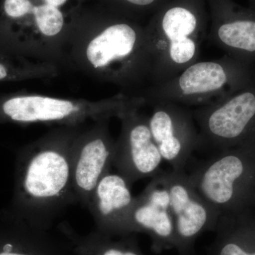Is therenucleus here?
<instances>
[{"label":"nucleus","mask_w":255,"mask_h":255,"mask_svg":"<svg viewBox=\"0 0 255 255\" xmlns=\"http://www.w3.org/2000/svg\"><path fill=\"white\" fill-rule=\"evenodd\" d=\"M67 46L78 68L127 95L137 96L151 84L145 26L134 18L110 9L91 29L73 27Z\"/></svg>","instance_id":"obj_1"},{"label":"nucleus","mask_w":255,"mask_h":255,"mask_svg":"<svg viewBox=\"0 0 255 255\" xmlns=\"http://www.w3.org/2000/svg\"><path fill=\"white\" fill-rule=\"evenodd\" d=\"M81 127H61L30 146L21 179L27 217L45 228L78 203L72 182V150Z\"/></svg>","instance_id":"obj_2"},{"label":"nucleus","mask_w":255,"mask_h":255,"mask_svg":"<svg viewBox=\"0 0 255 255\" xmlns=\"http://www.w3.org/2000/svg\"><path fill=\"white\" fill-rule=\"evenodd\" d=\"M206 0H171L145 26L151 61V84L174 78L198 61L206 39Z\"/></svg>","instance_id":"obj_3"},{"label":"nucleus","mask_w":255,"mask_h":255,"mask_svg":"<svg viewBox=\"0 0 255 255\" xmlns=\"http://www.w3.org/2000/svg\"><path fill=\"white\" fill-rule=\"evenodd\" d=\"M255 77L251 63L227 55L219 59L196 61L174 78L148 85L137 96L151 106L174 103L200 107L226 98Z\"/></svg>","instance_id":"obj_4"},{"label":"nucleus","mask_w":255,"mask_h":255,"mask_svg":"<svg viewBox=\"0 0 255 255\" xmlns=\"http://www.w3.org/2000/svg\"><path fill=\"white\" fill-rule=\"evenodd\" d=\"M145 105L140 96L120 93L100 101L59 98L36 94L0 95V117L16 123L41 124L60 127H80L94 122L122 119L129 112Z\"/></svg>","instance_id":"obj_5"},{"label":"nucleus","mask_w":255,"mask_h":255,"mask_svg":"<svg viewBox=\"0 0 255 255\" xmlns=\"http://www.w3.org/2000/svg\"><path fill=\"white\" fill-rule=\"evenodd\" d=\"M192 114L199 134L198 148L226 150L241 140L255 122V77L226 98L196 107Z\"/></svg>","instance_id":"obj_6"},{"label":"nucleus","mask_w":255,"mask_h":255,"mask_svg":"<svg viewBox=\"0 0 255 255\" xmlns=\"http://www.w3.org/2000/svg\"><path fill=\"white\" fill-rule=\"evenodd\" d=\"M170 197L175 232V249L179 255H194L197 238L206 231H214L219 215L201 199L184 171L162 172Z\"/></svg>","instance_id":"obj_7"},{"label":"nucleus","mask_w":255,"mask_h":255,"mask_svg":"<svg viewBox=\"0 0 255 255\" xmlns=\"http://www.w3.org/2000/svg\"><path fill=\"white\" fill-rule=\"evenodd\" d=\"M109 121L95 122L80 130L72 150V182L77 201L88 207L100 179L113 166L116 141L109 130Z\"/></svg>","instance_id":"obj_8"},{"label":"nucleus","mask_w":255,"mask_h":255,"mask_svg":"<svg viewBox=\"0 0 255 255\" xmlns=\"http://www.w3.org/2000/svg\"><path fill=\"white\" fill-rule=\"evenodd\" d=\"M122 121L116 141L113 166L129 185L158 174L162 157L152 139L148 117L140 110L129 112Z\"/></svg>","instance_id":"obj_9"},{"label":"nucleus","mask_w":255,"mask_h":255,"mask_svg":"<svg viewBox=\"0 0 255 255\" xmlns=\"http://www.w3.org/2000/svg\"><path fill=\"white\" fill-rule=\"evenodd\" d=\"M148 117L152 139L162 159L172 170L184 171L193 151L198 148L199 134L192 111L174 103H157Z\"/></svg>","instance_id":"obj_10"},{"label":"nucleus","mask_w":255,"mask_h":255,"mask_svg":"<svg viewBox=\"0 0 255 255\" xmlns=\"http://www.w3.org/2000/svg\"><path fill=\"white\" fill-rule=\"evenodd\" d=\"M209 26L206 39L228 55L251 63L255 60V11L233 0H206Z\"/></svg>","instance_id":"obj_11"},{"label":"nucleus","mask_w":255,"mask_h":255,"mask_svg":"<svg viewBox=\"0 0 255 255\" xmlns=\"http://www.w3.org/2000/svg\"><path fill=\"white\" fill-rule=\"evenodd\" d=\"M132 231L145 232L152 251L160 253L175 248V232L169 191L159 172L143 191L135 197L130 217Z\"/></svg>","instance_id":"obj_12"},{"label":"nucleus","mask_w":255,"mask_h":255,"mask_svg":"<svg viewBox=\"0 0 255 255\" xmlns=\"http://www.w3.org/2000/svg\"><path fill=\"white\" fill-rule=\"evenodd\" d=\"M120 174L108 172L94 189L87 209L107 234L131 232L130 217L135 197Z\"/></svg>","instance_id":"obj_13"},{"label":"nucleus","mask_w":255,"mask_h":255,"mask_svg":"<svg viewBox=\"0 0 255 255\" xmlns=\"http://www.w3.org/2000/svg\"><path fill=\"white\" fill-rule=\"evenodd\" d=\"M209 255H255V231L236 229L220 217Z\"/></svg>","instance_id":"obj_14"},{"label":"nucleus","mask_w":255,"mask_h":255,"mask_svg":"<svg viewBox=\"0 0 255 255\" xmlns=\"http://www.w3.org/2000/svg\"><path fill=\"white\" fill-rule=\"evenodd\" d=\"M57 73L58 68L54 63L33 61L26 57L0 50V82L48 78Z\"/></svg>","instance_id":"obj_15"},{"label":"nucleus","mask_w":255,"mask_h":255,"mask_svg":"<svg viewBox=\"0 0 255 255\" xmlns=\"http://www.w3.org/2000/svg\"><path fill=\"white\" fill-rule=\"evenodd\" d=\"M110 9L138 21L152 16L171 0H105Z\"/></svg>","instance_id":"obj_16"},{"label":"nucleus","mask_w":255,"mask_h":255,"mask_svg":"<svg viewBox=\"0 0 255 255\" xmlns=\"http://www.w3.org/2000/svg\"><path fill=\"white\" fill-rule=\"evenodd\" d=\"M104 250L101 255H142L135 248L124 243H112Z\"/></svg>","instance_id":"obj_17"},{"label":"nucleus","mask_w":255,"mask_h":255,"mask_svg":"<svg viewBox=\"0 0 255 255\" xmlns=\"http://www.w3.org/2000/svg\"><path fill=\"white\" fill-rule=\"evenodd\" d=\"M47 4L52 5V6H56L65 10V11H68L69 6L72 5V0H42ZM68 12V11H67Z\"/></svg>","instance_id":"obj_18"},{"label":"nucleus","mask_w":255,"mask_h":255,"mask_svg":"<svg viewBox=\"0 0 255 255\" xmlns=\"http://www.w3.org/2000/svg\"><path fill=\"white\" fill-rule=\"evenodd\" d=\"M11 251L9 252V253H5V252L3 251V253H0V255H26L23 254H19V253H12Z\"/></svg>","instance_id":"obj_19"},{"label":"nucleus","mask_w":255,"mask_h":255,"mask_svg":"<svg viewBox=\"0 0 255 255\" xmlns=\"http://www.w3.org/2000/svg\"><path fill=\"white\" fill-rule=\"evenodd\" d=\"M251 9L255 11V0H251Z\"/></svg>","instance_id":"obj_20"},{"label":"nucleus","mask_w":255,"mask_h":255,"mask_svg":"<svg viewBox=\"0 0 255 255\" xmlns=\"http://www.w3.org/2000/svg\"></svg>","instance_id":"obj_21"}]
</instances>
